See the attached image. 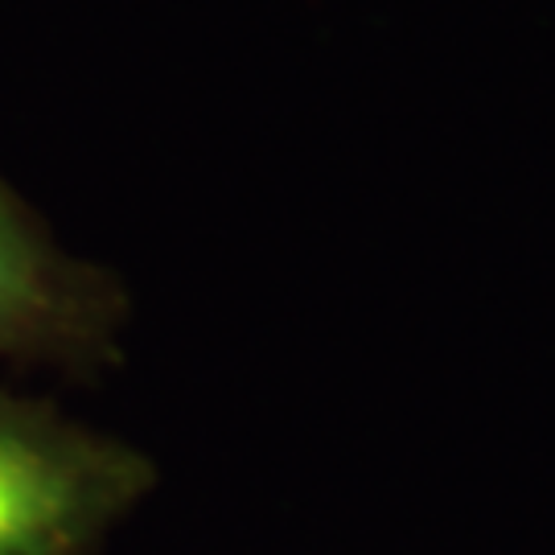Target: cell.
<instances>
[{
  "label": "cell",
  "mask_w": 555,
  "mask_h": 555,
  "mask_svg": "<svg viewBox=\"0 0 555 555\" xmlns=\"http://www.w3.org/2000/svg\"><path fill=\"white\" fill-rule=\"evenodd\" d=\"M153 481L132 444L0 387V555H91Z\"/></svg>",
  "instance_id": "1"
},
{
  "label": "cell",
  "mask_w": 555,
  "mask_h": 555,
  "mask_svg": "<svg viewBox=\"0 0 555 555\" xmlns=\"http://www.w3.org/2000/svg\"><path fill=\"white\" fill-rule=\"evenodd\" d=\"M128 288L62 251L50 227L0 178V358L91 378L119 362Z\"/></svg>",
  "instance_id": "2"
}]
</instances>
